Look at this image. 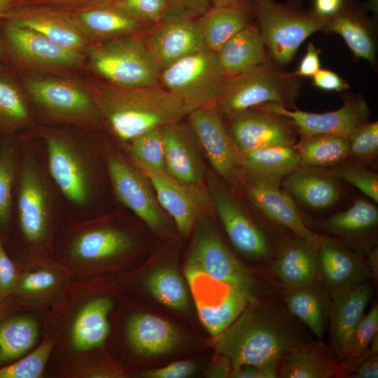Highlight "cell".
I'll list each match as a JSON object with an SVG mask.
<instances>
[{"mask_svg":"<svg viewBox=\"0 0 378 378\" xmlns=\"http://www.w3.org/2000/svg\"><path fill=\"white\" fill-rule=\"evenodd\" d=\"M369 265V270L372 272L373 274L375 275V274H377V251L374 252L370 256V260L368 262Z\"/></svg>","mask_w":378,"mask_h":378,"instance_id":"cell-62","label":"cell"},{"mask_svg":"<svg viewBox=\"0 0 378 378\" xmlns=\"http://www.w3.org/2000/svg\"><path fill=\"white\" fill-rule=\"evenodd\" d=\"M0 18L36 31L71 50L85 53L91 46L80 34L64 7L48 4L18 5L7 10Z\"/></svg>","mask_w":378,"mask_h":378,"instance_id":"cell-22","label":"cell"},{"mask_svg":"<svg viewBox=\"0 0 378 378\" xmlns=\"http://www.w3.org/2000/svg\"><path fill=\"white\" fill-rule=\"evenodd\" d=\"M144 34L90 46L85 52V74L123 87L160 85L161 67L148 48Z\"/></svg>","mask_w":378,"mask_h":378,"instance_id":"cell-10","label":"cell"},{"mask_svg":"<svg viewBox=\"0 0 378 378\" xmlns=\"http://www.w3.org/2000/svg\"><path fill=\"white\" fill-rule=\"evenodd\" d=\"M248 1L268 55L281 66L293 60L308 36L323 30L328 18L318 15L314 9L304 10L302 0Z\"/></svg>","mask_w":378,"mask_h":378,"instance_id":"cell-11","label":"cell"},{"mask_svg":"<svg viewBox=\"0 0 378 378\" xmlns=\"http://www.w3.org/2000/svg\"><path fill=\"white\" fill-rule=\"evenodd\" d=\"M1 62L15 72L83 76L85 53L65 48L33 30L0 18Z\"/></svg>","mask_w":378,"mask_h":378,"instance_id":"cell-8","label":"cell"},{"mask_svg":"<svg viewBox=\"0 0 378 378\" xmlns=\"http://www.w3.org/2000/svg\"><path fill=\"white\" fill-rule=\"evenodd\" d=\"M255 108L288 117L296 126L299 136L328 134L347 138L356 126L368 122L370 115L367 103L358 95L346 97L341 108L323 113L288 109L276 104H266Z\"/></svg>","mask_w":378,"mask_h":378,"instance_id":"cell-23","label":"cell"},{"mask_svg":"<svg viewBox=\"0 0 378 378\" xmlns=\"http://www.w3.org/2000/svg\"><path fill=\"white\" fill-rule=\"evenodd\" d=\"M253 19L248 0L237 6L211 8L198 19L206 48L216 52L230 38L252 24Z\"/></svg>","mask_w":378,"mask_h":378,"instance_id":"cell-38","label":"cell"},{"mask_svg":"<svg viewBox=\"0 0 378 378\" xmlns=\"http://www.w3.org/2000/svg\"><path fill=\"white\" fill-rule=\"evenodd\" d=\"M344 375L351 378H377L378 353L368 350Z\"/></svg>","mask_w":378,"mask_h":378,"instance_id":"cell-53","label":"cell"},{"mask_svg":"<svg viewBox=\"0 0 378 378\" xmlns=\"http://www.w3.org/2000/svg\"><path fill=\"white\" fill-rule=\"evenodd\" d=\"M301 78L284 70L268 55L256 67L228 78L216 105L224 118L266 104L295 109Z\"/></svg>","mask_w":378,"mask_h":378,"instance_id":"cell-9","label":"cell"},{"mask_svg":"<svg viewBox=\"0 0 378 378\" xmlns=\"http://www.w3.org/2000/svg\"><path fill=\"white\" fill-rule=\"evenodd\" d=\"M285 304L288 312L304 323L321 341L327 314L326 298L316 283L290 290Z\"/></svg>","mask_w":378,"mask_h":378,"instance_id":"cell-40","label":"cell"},{"mask_svg":"<svg viewBox=\"0 0 378 378\" xmlns=\"http://www.w3.org/2000/svg\"><path fill=\"white\" fill-rule=\"evenodd\" d=\"M243 177L280 186L282 181L300 167L295 146L257 148L239 153Z\"/></svg>","mask_w":378,"mask_h":378,"instance_id":"cell-33","label":"cell"},{"mask_svg":"<svg viewBox=\"0 0 378 378\" xmlns=\"http://www.w3.org/2000/svg\"><path fill=\"white\" fill-rule=\"evenodd\" d=\"M46 167L65 205L68 220L81 221L106 213L117 203L105 155L106 135L101 130L37 125Z\"/></svg>","mask_w":378,"mask_h":378,"instance_id":"cell-3","label":"cell"},{"mask_svg":"<svg viewBox=\"0 0 378 378\" xmlns=\"http://www.w3.org/2000/svg\"><path fill=\"white\" fill-rule=\"evenodd\" d=\"M13 0H0V17L13 6Z\"/></svg>","mask_w":378,"mask_h":378,"instance_id":"cell-63","label":"cell"},{"mask_svg":"<svg viewBox=\"0 0 378 378\" xmlns=\"http://www.w3.org/2000/svg\"><path fill=\"white\" fill-rule=\"evenodd\" d=\"M37 125L102 130L97 102L83 76L15 72Z\"/></svg>","mask_w":378,"mask_h":378,"instance_id":"cell-7","label":"cell"},{"mask_svg":"<svg viewBox=\"0 0 378 378\" xmlns=\"http://www.w3.org/2000/svg\"><path fill=\"white\" fill-rule=\"evenodd\" d=\"M70 278L69 272L54 261L22 269L13 293L4 301L18 309H48Z\"/></svg>","mask_w":378,"mask_h":378,"instance_id":"cell-29","label":"cell"},{"mask_svg":"<svg viewBox=\"0 0 378 378\" xmlns=\"http://www.w3.org/2000/svg\"><path fill=\"white\" fill-rule=\"evenodd\" d=\"M211 8L237 6L244 4L247 0H210Z\"/></svg>","mask_w":378,"mask_h":378,"instance_id":"cell-61","label":"cell"},{"mask_svg":"<svg viewBox=\"0 0 378 378\" xmlns=\"http://www.w3.org/2000/svg\"><path fill=\"white\" fill-rule=\"evenodd\" d=\"M368 281L332 297L328 308L330 349L340 363L347 358L352 333L372 295Z\"/></svg>","mask_w":378,"mask_h":378,"instance_id":"cell-30","label":"cell"},{"mask_svg":"<svg viewBox=\"0 0 378 378\" xmlns=\"http://www.w3.org/2000/svg\"><path fill=\"white\" fill-rule=\"evenodd\" d=\"M186 118L215 172L232 186H241L239 154L216 104L197 108Z\"/></svg>","mask_w":378,"mask_h":378,"instance_id":"cell-16","label":"cell"},{"mask_svg":"<svg viewBox=\"0 0 378 378\" xmlns=\"http://www.w3.org/2000/svg\"><path fill=\"white\" fill-rule=\"evenodd\" d=\"M232 142L239 153L280 146H293L299 133L288 117L250 108L225 118Z\"/></svg>","mask_w":378,"mask_h":378,"instance_id":"cell-18","label":"cell"},{"mask_svg":"<svg viewBox=\"0 0 378 378\" xmlns=\"http://www.w3.org/2000/svg\"><path fill=\"white\" fill-rule=\"evenodd\" d=\"M319 276L331 298L365 281L370 270L361 258L335 240L318 239L316 246Z\"/></svg>","mask_w":378,"mask_h":378,"instance_id":"cell-28","label":"cell"},{"mask_svg":"<svg viewBox=\"0 0 378 378\" xmlns=\"http://www.w3.org/2000/svg\"><path fill=\"white\" fill-rule=\"evenodd\" d=\"M207 185L211 204L234 248L251 260L268 259L272 246L262 230L218 179L209 176Z\"/></svg>","mask_w":378,"mask_h":378,"instance_id":"cell-15","label":"cell"},{"mask_svg":"<svg viewBox=\"0 0 378 378\" xmlns=\"http://www.w3.org/2000/svg\"><path fill=\"white\" fill-rule=\"evenodd\" d=\"M52 344L51 340L43 337L25 356L0 366V378H43Z\"/></svg>","mask_w":378,"mask_h":378,"instance_id":"cell-45","label":"cell"},{"mask_svg":"<svg viewBox=\"0 0 378 378\" xmlns=\"http://www.w3.org/2000/svg\"><path fill=\"white\" fill-rule=\"evenodd\" d=\"M144 37L161 70L183 57L207 49L198 19L172 9L152 25Z\"/></svg>","mask_w":378,"mask_h":378,"instance_id":"cell-21","label":"cell"},{"mask_svg":"<svg viewBox=\"0 0 378 378\" xmlns=\"http://www.w3.org/2000/svg\"><path fill=\"white\" fill-rule=\"evenodd\" d=\"M378 330V307L374 306L365 315H363L352 333L346 359L342 364L343 374L344 368H350L368 349L371 341Z\"/></svg>","mask_w":378,"mask_h":378,"instance_id":"cell-46","label":"cell"},{"mask_svg":"<svg viewBox=\"0 0 378 378\" xmlns=\"http://www.w3.org/2000/svg\"><path fill=\"white\" fill-rule=\"evenodd\" d=\"M274 275L290 290L317 282L316 246L297 237L286 242L272 265Z\"/></svg>","mask_w":378,"mask_h":378,"instance_id":"cell-36","label":"cell"},{"mask_svg":"<svg viewBox=\"0 0 378 378\" xmlns=\"http://www.w3.org/2000/svg\"><path fill=\"white\" fill-rule=\"evenodd\" d=\"M281 185L290 197L314 210L328 208L342 196L339 180L323 168L300 167Z\"/></svg>","mask_w":378,"mask_h":378,"instance_id":"cell-32","label":"cell"},{"mask_svg":"<svg viewBox=\"0 0 378 378\" xmlns=\"http://www.w3.org/2000/svg\"><path fill=\"white\" fill-rule=\"evenodd\" d=\"M120 216L106 213L81 221L68 220L52 247V261L71 277L103 276L122 265L139 244V239Z\"/></svg>","mask_w":378,"mask_h":378,"instance_id":"cell-5","label":"cell"},{"mask_svg":"<svg viewBox=\"0 0 378 378\" xmlns=\"http://www.w3.org/2000/svg\"><path fill=\"white\" fill-rule=\"evenodd\" d=\"M142 172L148 177L162 210L172 217L183 235L190 234L200 216L212 206L208 188L203 184H182L165 172Z\"/></svg>","mask_w":378,"mask_h":378,"instance_id":"cell-24","label":"cell"},{"mask_svg":"<svg viewBox=\"0 0 378 378\" xmlns=\"http://www.w3.org/2000/svg\"><path fill=\"white\" fill-rule=\"evenodd\" d=\"M312 78L313 85L323 90L341 92L349 88L345 80L330 70L320 69Z\"/></svg>","mask_w":378,"mask_h":378,"instance_id":"cell-55","label":"cell"},{"mask_svg":"<svg viewBox=\"0 0 378 378\" xmlns=\"http://www.w3.org/2000/svg\"><path fill=\"white\" fill-rule=\"evenodd\" d=\"M349 155L354 159H370L378 153V122H366L356 126L347 137Z\"/></svg>","mask_w":378,"mask_h":378,"instance_id":"cell-48","label":"cell"},{"mask_svg":"<svg viewBox=\"0 0 378 378\" xmlns=\"http://www.w3.org/2000/svg\"><path fill=\"white\" fill-rule=\"evenodd\" d=\"M278 377L331 378L343 375L342 364L330 348L318 341L307 342L284 354Z\"/></svg>","mask_w":378,"mask_h":378,"instance_id":"cell-35","label":"cell"},{"mask_svg":"<svg viewBox=\"0 0 378 378\" xmlns=\"http://www.w3.org/2000/svg\"><path fill=\"white\" fill-rule=\"evenodd\" d=\"M183 120L162 127L165 173L176 181L188 186L204 183V166L201 146L188 123Z\"/></svg>","mask_w":378,"mask_h":378,"instance_id":"cell-26","label":"cell"},{"mask_svg":"<svg viewBox=\"0 0 378 378\" xmlns=\"http://www.w3.org/2000/svg\"><path fill=\"white\" fill-rule=\"evenodd\" d=\"M330 172L338 180L349 183L374 203L378 202V176L376 173L363 167L342 162L334 166Z\"/></svg>","mask_w":378,"mask_h":378,"instance_id":"cell-47","label":"cell"},{"mask_svg":"<svg viewBox=\"0 0 378 378\" xmlns=\"http://www.w3.org/2000/svg\"><path fill=\"white\" fill-rule=\"evenodd\" d=\"M21 271L22 268L10 257L0 240V302L12 295Z\"/></svg>","mask_w":378,"mask_h":378,"instance_id":"cell-50","label":"cell"},{"mask_svg":"<svg viewBox=\"0 0 378 378\" xmlns=\"http://www.w3.org/2000/svg\"><path fill=\"white\" fill-rule=\"evenodd\" d=\"M128 372L106 353L94 363L80 370L75 378L127 377Z\"/></svg>","mask_w":378,"mask_h":378,"instance_id":"cell-51","label":"cell"},{"mask_svg":"<svg viewBox=\"0 0 378 378\" xmlns=\"http://www.w3.org/2000/svg\"><path fill=\"white\" fill-rule=\"evenodd\" d=\"M18 136H0V240L2 242L10 218Z\"/></svg>","mask_w":378,"mask_h":378,"instance_id":"cell-41","label":"cell"},{"mask_svg":"<svg viewBox=\"0 0 378 378\" xmlns=\"http://www.w3.org/2000/svg\"><path fill=\"white\" fill-rule=\"evenodd\" d=\"M195 227L186 268L237 287L246 295L250 302L257 301L258 296L263 291L258 276L230 252L204 214L200 216Z\"/></svg>","mask_w":378,"mask_h":378,"instance_id":"cell-12","label":"cell"},{"mask_svg":"<svg viewBox=\"0 0 378 378\" xmlns=\"http://www.w3.org/2000/svg\"><path fill=\"white\" fill-rule=\"evenodd\" d=\"M138 20L148 24L157 23L170 9L167 0H115Z\"/></svg>","mask_w":378,"mask_h":378,"instance_id":"cell-49","label":"cell"},{"mask_svg":"<svg viewBox=\"0 0 378 378\" xmlns=\"http://www.w3.org/2000/svg\"><path fill=\"white\" fill-rule=\"evenodd\" d=\"M186 275L200 319L214 337L225 330L249 302L239 288L216 281L202 272L186 268Z\"/></svg>","mask_w":378,"mask_h":378,"instance_id":"cell-17","label":"cell"},{"mask_svg":"<svg viewBox=\"0 0 378 378\" xmlns=\"http://www.w3.org/2000/svg\"><path fill=\"white\" fill-rule=\"evenodd\" d=\"M105 155L116 202L153 230H161L164 225L162 209L146 175L107 136Z\"/></svg>","mask_w":378,"mask_h":378,"instance_id":"cell-14","label":"cell"},{"mask_svg":"<svg viewBox=\"0 0 378 378\" xmlns=\"http://www.w3.org/2000/svg\"><path fill=\"white\" fill-rule=\"evenodd\" d=\"M99 106L102 131L120 149L153 129L183 120L194 109L160 85L123 87L87 74Z\"/></svg>","mask_w":378,"mask_h":378,"instance_id":"cell-4","label":"cell"},{"mask_svg":"<svg viewBox=\"0 0 378 378\" xmlns=\"http://www.w3.org/2000/svg\"><path fill=\"white\" fill-rule=\"evenodd\" d=\"M90 1L92 0H13V6L23 4H48L62 7H71Z\"/></svg>","mask_w":378,"mask_h":378,"instance_id":"cell-57","label":"cell"},{"mask_svg":"<svg viewBox=\"0 0 378 378\" xmlns=\"http://www.w3.org/2000/svg\"><path fill=\"white\" fill-rule=\"evenodd\" d=\"M227 79L216 52L206 49L162 69L160 85L195 110L216 104Z\"/></svg>","mask_w":378,"mask_h":378,"instance_id":"cell-13","label":"cell"},{"mask_svg":"<svg viewBox=\"0 0 378 378\" xmlns=\"http://www.w3.org/2000/svg\"><path fill=\"white\" fill-rule=\"evenodd\" d=\"M216 54L228 78L256 67L268 56L260 31L253 23L230 38Z\"/></svg>","mask_w":378,"mask_h":378,"instance_id":"cell-37","label":"cell"},{"mask_svg":"<svg viewBox=\"0 0 378 378\" xmlns=\"http://www.w3.org/2000/svg\"><path fill=\"white\" fill-rule=\"evenodd\" d=\"M320 69L319 51L312 43H309L305 55L302 58L297 71L294 73L300 78L313 77Z\"/></svg>","mask_w":378,"mask_h":378,"instance_id":"cell-56","label":"cell"},{"mask_svg":"<svg viewBox=\"0 0 378 378\" xmlns=\"http://www.w3.org/2000/svg\"><path fill=\"white\" fill-rule=\"evenodd\" d=\"M241 186L252 204L263 215L316 246L319 238L307 226L300 211L287 192L280 186L247 177L242 178Z\"/></svg>","mask_w":378,"mask_h":378,"instance_id":"cell-27","label":"cell"},{"mask_svg":"<svg viewBox=\"0 0 378 378\" xmlns=\"http://www.w3.org/2000/svg\"><path fill=\"white\" fill-rule=\"evenodd\" d=\"M169 8L187 17L199 19L211 8L210 0H167Z\"/></svg>","mask_w":378,"mask_h":378,"instance_id":"cell-54","label":"cell"},{"mask_svg":"<svg viewBox=\"0 0 378 378\" xmlns=\"http://www.w3.org/2000/svg\"><path fill=\"white\" fill-rule=\"evenodd\" d=\"M322 31L340 34L355 57L376 64L374 24L354 0H343L337 11L328 18Z\"/></svg>","mask_w":378,"mask_h":378,"instance_id":"cell-31","label":"cell"},{"mask_svg":"<svg viewBox=\"0 0 378 378\" xmlns=\"http://www.w3.org/2000/svg\"><path fill=\"white\" fill-rule=\"evenodd\" d=\"M195 369L193 362L181 360L160 368L143 370L138 374L148 378H186L192 374Z\"/></svg>","mask_w":378,"mask_h":378,"instance_id":"cell-52","label":"cell"},{"mask_svg":"<svg viewBox=\"0 0 378 378\" xmlns=\"http://www.w3.org/2000/svg\"><path fill=\"white\" fill-rule=\"evenodd\" d=\"M48 309H18L0 302V366L22 358L42 341Z\"/></svg>","mask_w":378,"mask_h":378,"instance_id":"cell-25","label":"cell"},{"mask_svg":"<svg viewBox=\"0 0 378 378\" xmlns=\"http://www.w3.org/2000/svg\"><path fill=\"white\" fill-rule=\"evenodd\" d=\"M295 143L300 167L326 168L343 162L349 155L347 138L335 134L300 136Z\"/></svg>","mask_w":378,"mask_h":378,"instance_id":"cell-39","label":"cell"},{"mask_svg":"<svg viewBox=\"0 0 378 378\" xmlns=\"http://www.w3.org/2000/svg\"><path fill=\"white\" fill-rule=\"evenodd\" d=\"M68 221L48 173L43 146L32 130L18 136L12 204L4 246L22 268L52 261L54 242Z\"/></svg>","mask_w":378,"mask_h":378,"instance_id":"cell-1","label":"cell"},{"mask_svg":"<svg viewBox=\"0 0 378 378\" xmlns=\"http://www.w3.org/2000/svg\"><path fill=\"white\" fill-rule=\"evenodd\" d=\"M1 56H2V43H1V40L0 38V63H1Z\"/></svg>","mask_w":378,"mask_h":378,"instance_id":"cell-64","label":"cell"},{"mask_svg":"<svg viewBox=\"0 0 378 378\" xmlns=\"http://www.w3.org/2000/svg\"><path fill=\"white\" fill-rule=\"evenodd\" d=\"M117 304L104 275L69 279L45 318L53 344L43 378H75L106 353Z\"/></svg>","mask_w":378,"mask_h":378,"instance_id":"cell-2","label":"cell"},{"mask_svg":"<svg viewBox=\"0 0 378 378\" xmlns=\"http://www.w3.org/2000/svg\"><path fill=\"white\" fill-rule=\"evenodd\" d=\"M64 8L80 34L91 46L144 34L152 26L134 18L115 0H92Z\"/></svg>","mask_w":378,"mask_h":378,"instance_id":"cell-19","label":"cell"},{"mask_svg":"<svg viewBox=\"0 0 378 378\" xmlns=\"http://www.w3.org/2000/svg\"><path fill=\"white\" fill-rule=\"evenodd\" d=\"M343 0H314V10L322 17H329L340 8Z\"/></svg>","mask_w":378,"mask_h":378,"instance_id":"cell-58","label":"cell"},{"mask_svg":"<svg viewBox=\"0 0 378 378\" xmlns=\"http://www.w3.org/2000/svg\"><path fill=\"white\" fill-rule=\"evenodd\" d=\"M251 303L216 337V351L230 360L232 369L281 358L308 342L286 307Z\"/></svg>","mask_w":378,"mask_h":378,"instance_id":"cell-6","label":"cell"},{"mask_svg":"<svg viewBox=\"0 0 378 378\" xmlns=\"http://www.w3.org/2000/svg\"><path fill=\"white\" fill-rule=\"evenodd\" d=\"M281 358L267 360L257 366L256 378H276L279 373V365Z\"/></svg>","mask_w":378,"mask_h":378,"instance_id":"cell-59","label":"cell"},{"mask_svg":"<svg viewBox=\"0 0 378 378\" xmlns=\"http://www.w3.org/2000/svg\"><path fill=\"white\" fill-rule=\"evenodd\" d=\"M117 335L125 352L135 357L168 354L181 342L179 331L170 323L157 316L140 311L125 312L119 316Z\"/></svg>","mask_w":378,"mask_h":378,"instance_id":"cell-20","label":"cell"},{"mask_svg":"<svg viewBox=\"0 0 378 378\" xmlns=\"http://www.w3.org/2000/svg\"><path fill=\"white\" fill-rule=\"evenodd\" d=\"M160 128L150 130L122 148H119L142 171L165 172L164 150Z\"/></svg>","mask_w":378,"mask_h":378,"instance_id":"cell-44","label":"cell"},{"mask_svg":"<svg viewBox=\"0 0 378 378\" xmlns=\"http://www.w3.org/2000/svg\"><path fill=\"white\" fill-rule=\"evenodd\" d=\"M151 295L164 306L179 312L188 308V295L180 274L165 267L154 272L146 281Z\"/></svg>","mask_w":378,"mask_h":378,"instance_id":"cell-43","label":"cell"},{"mask_svg":"<svg viewBox=\"0 0 378 378\" xmlns=\"http://www.w3.org/2000/svg\"><path fill=\"white\" fill-rule=\"evenodd\" d=\"M257 366L243 365L232 369L230 377L234 378H256Z\"/></svg>","mask_w":378,"mask_h":378,"instance_id":"cell-60","label":"cell"},{"mask_svg":"<svg viewBox=\"0 0 378 378\" xmlns=\"http://www.w3.org/2000/svg\"><path fill=\"white\" fill-rule=\"evenodd\" d=\"M37 125L16 73L0 63V136L20 135Z\"/></svg>","mask_w":378,"mask_h":378,"instance_id":"cell-34","label":"cell"},{"mask_svg":"<svg viewBox=\"0 0 378 378\" xmlns=\"http://www.w3.org/2000/svg\"><path fill=\"white\" fill-rule=\"evenodd\" d=\"M378 223L375 204L363 199H356L348 209L330 216L325 226L331 232L349 235L365 232Z\"/></svg>","mask_w":378,"mask_h":378,"instance_id":"cell-42","label":"cell"}]
</instances>
